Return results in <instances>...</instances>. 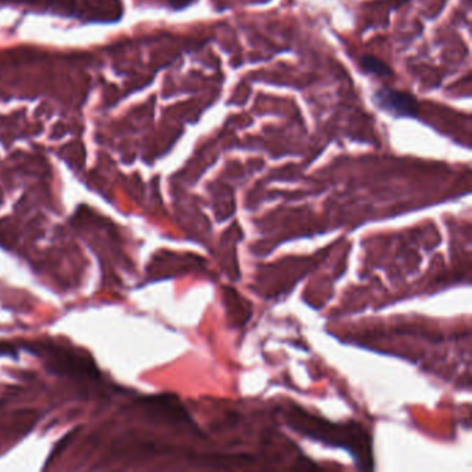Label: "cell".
I'll return each instance as SVG.
<instances>
[{"label": "cell", "mask_w": 472, "mask_h": 472, "mask_svg": "<svg viewBox=\"0 0 472 472\" xmlns=\"http://www.w3.org/2000/svg\"><path fill=\"white\" fill-rule=\"evenodd\" d=\"M287 422L303 436L348 450L360 468H373L371 438L360 424H334L320 417H314L296 406L287 413Z\"/></svg>", "instance_id": "obj_1"}, {"label": "cell", "mask_w": 472, "mask_h": 472, "mask_svg": "<svg viewBox=\"0 0 472 472\" xmlns=\"http://www.w3.org/2000/svg\"><path fill=\"white\" fill-rule=\"evenodd\" d=\"M374 102L377 106L395 117L413 118L418 116L419 106L417 99L408 92L395 90L391 88H381L374 93Z\"/></svg>", "instance_id": "obj_2"}, {"label": "cell", "mask_w": 472, "mask_h": 472, "mask_svg": "<svg viewBox=\"0 0 472 472\" xmlns=\"http://www.w3.org/2000/svg\"><path fill=\"white\" fill-rule=\"evenodd\" d=\"M360 67L364 72L377 75V76H389L392 75V69L391 67L382 61V60L377 59L375 56H363L360 60Z\"/></svg>", "instance_id": "obj_3"}]
</instances>
